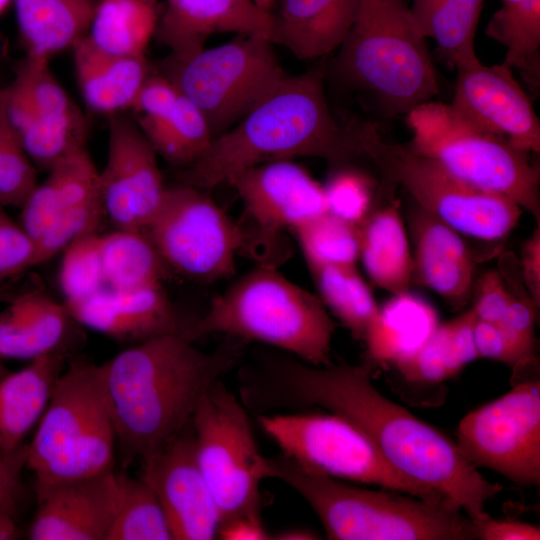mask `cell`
I'll list each match as a JSON object with an SVG mask.
<instances>
[{
    "mask_svg": "<svg viewBox=\"0 0 540 540\" xmlns=\"http://www.w3.org/2000/svg\"><path fill=\"white\" fill-rule=\"evenodd\" d=\"M373 366H315L291 357H267L240 372V396L256 410L320 406L354 424L399 472L440 494L471 520L503 487L488 481L456 443L372 383Z\"/></svg>",
    "mask_w": 540,
    "mask_h": 540,
    "instance_id": "cell-1",
    "label": "cell"
},
{
    "mask_svg": "<svg viewBox=\"0 0 540 540\" xmlns=\"http://www.w3.org/2000/svg\"><path fill=\"white\" fill-rule=\"evenodd\" d=\"M240 359L238 345L205 352L184 335L169 333L99 365L123 465L140 462L174 439L190 424L204 393Z\"/></svg>",
    "mask_w": 540,
    "mask_h": 540,
    "instance_id": "cell-2",
    "label": "cell"
},
{
    "mask_svg": "<svg viewBox=\"0 0 540 540\" xmlns=\"http://www.w3.org/2000/svg\"><path fill=\"white\" fill-rule=\"evenodd\" d=\"M364 156L354 125L334 118L324 90V71L286 75L236 124L211 141L206 152L181 169V183L207 189L244 169L295 157L344 164Z\"/></svg>",
    "mask_w": 540,
    "mask_h": 540,
    "instance_id": "cell-3",
    "label": "cell"
},
{
    "mask_svg": "<svg viewBox=\"0 0 540 540\" xmlns=\"http://www.w3.org/2000/svg\"><path fill=\"white\" fill-rule=\"evenodd\" d=\"M266 478L295 490L332 540H471L472 521L444 504L393 490H369L309 472L281 454L266 457Z\"/></svg>",
    "mask_w": 540,
    "mask_h": 540,
    "instance_id": "cell-4",
    "label": "cell"
},
{
    "mask_svg": "<svg viewBox=\"0 0 540 540\" xmlns=\"http://www.w3.org/2000/svg\"><path fill=\"white\" fill-rule=\"evenodd\" d=\"M334 330L335 322L319 297L264 266L215 297L206 313L193 320L187 338L194 341L224 333L259 341L308 364L323 366L331 363Z\"/></svg>",
    "mask_w": 540,
    "mask_h": 540,
    "instance_id": "cell-5",
    "label": "cell"
},
{
    "mask_svg": "<svg viewBox=\"0 0 540 540\" xmlns=\"http://www.w3.org/2000/svg\"><path fill=\"white\" fill-rule=\"evenodd\" d=\"M337 68L352 85L372 92L392 115L406 114L439 93L426 39L405 0H360Z\"/></svg>",
    "mask_w": 540,
    "mask_h": 540,
    "instance_id": "cell-6",
    "label": "cell"
},
{
    "mask_svg": "<svg viewBox=\"0 0 540 540\" xmlns=\"http://www.w3.org/2000/svg\"><path fill=\"white\" fill-rule=\"evenodd\" d=\"M116 436L99 365L74 360L60 374L26 450L37 483L79 480L114 470Z\"/></svg>",
    "mask_w": 540,
    "mask_h": 540,
    "instance_id": "cell-7",
    "label": "cell"
},
{
    "mask_svg": "<svg viewBox=\"0 0 540 540\" xmlns=\"http://www.w3.org/2000/svg\"><path fill=\"white\" fill-rule=\"evenodd\" d=\"M408 143L457 178L506 196L540 220V169L515 148L460 114L451 104L424 102L406 113Z\"/></svg>",
    "mask_w": 540,
    "mask_h": 540,
    "instance_id": "cell-8",
    "label": "cell"
},
{
    "mask_svg": "<svg viewBox=\"0 0 540 540\" xmlns=\"http://www.w3.org/2000/svg\"><path fill=\"white\" fill-rule=\"evenodd\" d=\"M354 129L363 155L387 187L401 186L418 207L461 235L496 241L518 224L522 208L510 198L457 178L408 144L383 140L375 124H354Z\"/></svg>",
    "mask_w": 540,
    "mask_h": 540,
    "instance_id": "cell-9",
    "label": "cell"
},
{
    "mask_svg": "<svg viewBox=\"0 0 540 540\" xmlns=\"http://www.w3.org/2000/svg\"><path fill=\"white\" fill-rule=\"evenodd\" d=\"M161 74L205 116L213 138L236 124L287 73L270 40L237 35L186 59L173 56Z\"/></svg>",
    "mask_w": 540,
    "mask_h": 540,
    "instance_id": "cell-10",
    "label": "cell"
},
{
    "mask_svg": "<svg viewBox=\"0 0 540 540\" xmlns=\"http://www.w3.org/2000/svg\"><path fill=\"white\" fill-rule=\"evenodd\" d=\"M257 420L282 454L309 472L373 484L450 506L440 494L394 468L354 424L340 415H259Z\"/></svg>",
    "mask_w": 540,
    "mask_h": 540,
    "instance_id": "cell-11",
    "label": "cell"
},
{
    "mask_svg": "<svg viewBox=\"0 0 540 540\" xmlns=\"http://www.w3.org/2000/svg\"><path fill=\"white\" fill-rule=\"evenodd\" d=\"M245 408L218 380L201 397L192 417L197 460L220 524L240 516L261 517L259 488L266 478V457Z\"/></svg>",
    "mask_w": 540,
    "mask_h": 540,
    "instance_id": "cell-12",
    "label": "cell"
},
{
    "mask_svg": "<svg viewBox=\"0 0 540 540\" xmlns=\"http://www.w3.org/2000/svg\"><path fill=\"white\" fill-rule=\"evenodd\" d=\"M144 232L166 269L195 280L230 274L245 239L202 189L183 183L166 188Z\"/></svg>",
    "mask_w": 540,
    "mask_h": 540,
    "instance_id": "cell-13",
    "label": "cell"
},
{
    "mask_svg": "<svg viewBox=\"0 0 540 540\" xmlns=\"http://www.w3.org/2000/svg\"><path fill=\"white\" fill-rule=\"evenodd\" d=\"M456 445L475 467L491 469L519 486L540 483L539 378H513L503 396L469 412Z\"/></svg>",
    "mask_w": 540,
    "mask_h": 540,
    "instance_id": "cell-14",
    "label": "cell"
},
{
    "mask_svg": "<svg viewBox=\"0 0 540 540\" xmlns=\"http://www.w3.org/2000/svg\"><path fill=\"white\" fill-rule=\"evenodd\" d=\"M166 188L157 153L136 121L118 113L111 115L99 192L103 212L115 229L145 231Z\"/></svg>",
    "mask_w": 540,
    "mask_h": 540,
    "instance_id": "cell-15",
    "label": "cell"
},
{
    "mask_svg": "<svg viewBox=\"0 0 540 540\" xmlns=\"http://www.w3.org/2000/svg\"><path fill=\"white\" fill-rule=\"evenodd\" d=\"M140 465L139 477L155 492L174 540L217 537L220 514L197 460L192 420Z\"/></svg>",
    "mask_w": 540,
    "mask_h": 540,
    "instance_id": "cell-16",
    "label": "cell"
},
{
    "mask_svg": "<svg viewBox=\"0 0 540 540\" xmlns=\"http://www.w3.org/2000/svg\"><path fill=\"white\" fill-rule=\"evenodd\" d=\"M450 103L480 128L528 153L540 151V121L512 69L485 65L478 57L456 68Z\"/></svg>",
    "mask_w": 540,
    "mask_h": 540,
    "instance_id": "cell-17",
    "label": "cell"
},
{
    "mask_svg": "<svg viewBox=\"0 0 540 540\" xmlns=\"http://www.w3.org/2000/svg\"><path fill=\"white\" fill-rule=\"evenodd\" d=\"M246 212L266 236L295 230L327 211L323 186L292 160L259 164L228 181Z\"/></svg>",
    "mask_w": 540,
    "mask_h": 540,
    "instance_id": "cell-18",
    "label": "cell"
},
{
    "mask_svg": "<svg viewBox=\"0 0 540 540\" xmlns=\"http://www.w3.org/2000/svg\"><path fill=\"white\" fill-rule=\"evenodd\" d=\"M33 540H107L113 521L115 471L58 483H37Z\"/></svg>",
    "mask_w": 540,
    "mask_h": 540,
    "instance_id": "cell-19",
    "label": "cell"
},
{
    "mask_svg": "<svg viewBox=\"0 0 540 540\" xmlns=\"http://www.w3.org/2000/svg\"><path fill=\"white\" fill-rule=\"evenodd\" d=\"M65 307L79 324L124 342L139 343L169 333L187 337L193 322L182 318L161 286L135 290L107 287L84 301Z\"/></svg>",
    "mask_w": 540,
    "mask_h": 540,
    "instance_id": "cell-20",
    "label": "cell"
},
{
    "mask_svg": "<svg viewBox=\"0 0 540 540\" xmlns=\"http://www.w3.org/2000/svg\"><path fill=\"white\" fill-rule=\"evenodd\" d=\"M273 13L254 0H178L165 6L155 36L171 56L186 59L217 33L256 35L270 40ZM271 42V41H270Z\"/></svg>",
    "mask_w": 540,
    "mask_h": 540,
    "instance_id": "cell-21",
    "label": "cell"
},
{
    "mask_svg": "<svg viewBox=\"0 0 540 540\" xmlns=\"http://www.w3.org/2000/svg\"><path fill=\"white\" fill-rule=\"evenodd\" d=\"M410 229L412 282L434 291L454 308L464 307L471 299L475 264L462 235L418 206L411 214Z\"/></svg>",
    "mask_w": 540,
    "mask_h": 540,
    "instance_id": "cell-22",
    "label": "cell"
},
{
    "mask_svg": "<svg viewBox=\"0 0 540 540\" xmlns=\"http://www.w3.org/2000/svg\"><path fill=\"white\" fill-rule=\"evenodd\" d=\"M359 6L360 0H281L270 41L300 60L324 57L343 44Z\"/></svg>",
    "mask_w": 540,
    "mask_h": 540,
    "instance_id": "cell-23",
    "label": "cell"
},
{
    "mask_svg": "<svg viewBox=\"0 0 540 540\" xmlns=\"http://www.w3.org/2000/svg\"><path fill=\"white\" fill-rule=\"evenodd\" d=\"M48 172L20 207L19 223L33 243L63 212L101 201L99 170L85 143L72 148Z\"/></svg>",
    "mask_w": 540,
    "mask_h": 540,
    "instance_id": "cell-24",
    "label": "cell"
},
{
    "mask_svg": "<svg viewBox=\"0 0 540 540\" xmlns=\"http://www.w3.org/2000/svg\"><path fill=\"white\" fill-rule=\"evenodd\" d=\"M67 349L31 360L25 368L0 378V452L20 448L39 422L64 370Z\"/></svg>",
    "mask_w": 540,
    "mask_h": 540,
    "instance_id": "cell-25",
    "label": "cell"
},
{
    "mask_svg": "<svg viewBox=\"0 0 540 540\" xmlns=\"http://www.w3.org/2000/svg\"><path fill=\"white\" fill-rule=\"evenodd\" d=\"M72 317L64 303L29 291L0 312V358L30 359L67 349Z\"/></svg>",
    "mask_w": 540,
    "mask_h": 540,
    "instance_id": "cell-26",
    "label": "cell"
},
{
    "mask_svg": "<svg viewBox=\"0 0 540 540\" xmlns=\"http://www.w3.org/2000/svg\"><path fill=\"white\" fill-rule=\"evenodd\" d=\"M77 83L87 106L99 113L131 109L151 74L145 56H117L97 48L86 36L73 47Z\"/></svg>",
    "mask_w": 540,
    "mask_h": 540,
    "instance_id": "cell-27",
    "label": "cell"
},
{
    "mask_svg": "<svg viewBox=\"0 0 540 540\" xmlns=\"http://www.w3.org/2000/svg\"><path fill=\"white\" fill-rule=\"evenodd\" d=\"M439 324L436 309L422 297L409 291L393 295L366 331V362L396 363L419 349Z\"/></svg>",
    "mask_w": 540,
    "mask_h": 540,
    "instance_id": "cell-28",
    "label": "cell"
},
{
    "mask_svg": "<svg viewBox=\"0 0 540 540\" xmlns=\"http://www.w3.org/2000/svg\"><path fill=\"white\" fill-rule=\"evenodd\" d=\"M359 259L378 287L393 295L409 290L412 252L396 204L370 212L359 225Z\"/></svg>",
    "mask_w": 540,
    "mask_h": 540,
    "instance_id": "cell-29",
    "label": "cell"
},
{
    "mask_svg": "<svg viewBox=\"0 0 540 540\" xmlns=\"http://www.w3.org/2000/svg\"><path fill=\"white\" fill-rule=\"evenodd\" d=\"M26 53L51 57L87 35L96 0H13Z\"/></svg>",
    "mask_w": 540,
    "mask_h": 540,
    "instance_id": "cell-30",
    "label": "cell"
},
{
    "mask_svg": "<svg viewBox=\"0 0 540 540\" xmlns=\"http://www.w3.org/2000/svg\"><path fill=\"white\" fill-rule=\"evenodd\" d=\"M476 316L472 309L440 323L424 344L393 365L405 381L440 384L456 376L478 354L474 342Z\"/></svg>",
    "mask_w": 540,
    "mask_h": 540,
    "instance_id": "cell-31",
    "label": "cell"
},
{
    "mask_svg": "<svg viewBox=\"0 0 540 540\" xmlns=\"http://www.w3.org/2000/svg\"><path fill=\"white\" fill-rule=\"evenodd\" d=\"M484 0H412L409 10L418 32L436 42L444 62L456 69L477 57L475 33Z\"/></svg>",
    "mask_w": 540,
    "mask_h": 540,
    "instance_id": "cell-32",
    "label": "cell"
},
{
    "mask_svg": "<svg viewBox=\"0 0 540 540\" xmlns=\"http://www.w3.org/2000/svg\"><path fill=\"white\" fill-rule=\"evenodd\" d=\"M159 17L157 0H99L87 37L106 53L143 56Z\"/></svg>",
    "mask_w": 540,
    "mask_h": 540,
    "instance_id": "cell-33",
    "label": "cell"
},
{
    "mask_svg": "<svg viewBox=\"0 0 540 540\" xmlns=\"http://www.w3.org/2000/svg\"><path fill=\"white\" fill-rule=\"evenodd\" d=\"M100 250L108 288L161 286L166 267L144 231L114 229L100 235Z\"/></svg>",
    "mask_w": 540,
    "mask_h": 540,
    "instance_id": "cell-34",
    "label": "cell"
},
{
    "mask_svg": "<svg viewBox=\"0 0 540 540\" xmlns=\"http://www.w3.org/2000/svg\"><path fill=\"white\" fill-rule=\"evenodd\" d=\"M139 128L157 155L181 169L195 163L213 139L201 110L181 93L170 114L157 123Z\"/></svg>",
    "mask_w": 540,
    "mask_h": 540,
    "instance_id": "cell-35",
    "label": "cell"
},
{
    "mask_svg": "<svg viewBox=\"0 0 540 540\" xmlns=\"http://www.w3.org/2000/svg\"><path fill=\"white\" fill-rule=\"evenodd\" d=\"M309 269L323 304L354 338L363 340L379 307L356 265H325Z\"/></svg>",
    "mask_w": 540,
    "mask_h": 540,
    "instance_id": "cell-36",
    "label": "cell"
},
{
    "mask_svg": "<svg viewBox=\"0 0 540 540\" xmlns=\"http://www.w3.org/2000/svg\"><path fill=\"white\" fill-rule=\"evenodd\" d=\"M117 500L107 540H170L164 510L142 478L117 473Z\"/></svg>",
    "mask_w": 540,
    "mask_h": 540,
    "instance_id": "cell-37",
    "label": "cell"
},
{
    "mask_svg": "<svg viewBox=\"0 0 540 540\" xmlns=\"http://www.w3.org/2000/svg\"><path fill=\"white\" fill-rule=\"evenodd\" d=\"M309 267L353 266L359 259V225L325 211L294 230Z\"/></svg>",
    "mask_w": 540,
    "mask_h": 540,
    "instance_id": "cell-38",
    "label": "cell"
},
{
    "mask_svg": "<svg viewBox=\"0 0 540 540\" xmlns=\"http://www.w3.org/2000/svg\"><path fill=\"white\" fill-rule=\"evenodd\" d=\"M485 33L506 48L508 61H536L540 57V0H501Z\"/></svg>",
    "mask_w": 540,
    "mask_h": 540,
    "instance_id": "cell-39",
    "label": "cell"
},
{
    "mask_svg": "<svg viewBox=\"0 0 540 540\" xmlns=\"http://www.w3.org/2000/svg\"><path fill=\"white\" fill-rule=\"evenodd\" d=\"M19 137L35 167L49 170L72 148L85 143V125L77 109L64 115H37Z\"/></svg>",
    "mask_w": 540,
    "mask_h": 540,
    "instance_id": "cell-40",
    "label": "cell"
},
{
    "mask_svg": "<svg viewBox=\"0 0 540 540\" xmlns=\"http://www.w3.org/2000/svg\"><path fill=\"white\" fill-rule=\"evenodd\" d=\"M58 281L65 306L84 301L107 288L98 233L78 239L63 251Z\"/></svg>",
    "mask_w": 540,
    "mask_h": 540,
    "instance_id": "cell-41",
    "label": "cell"
},
{
    "mask_svg": "<svg viewBox=\"0 0 540 540\" xmlns=\"http://www.w3.org/2000/svg\"><path fill=\"white\" fill-rule=\"evenodd\" d=\"M6 110L0 89V204L20 208L38 184L37 171Z\"/></svg>",
    "mask_w": 540,
    "mask_h": 540,
    "instance_id": "cell-42",
    "label": "cell"
},
{
    "mask_svg": "<svg viewBox=\"0 0 540 540\" xmlns=\"http://www.w3.org/2000/svg\"><path fill=\"white\" fill-rule=\"evenodd\" d=\"M49 56L26 53L16 67L13 83L29 98L37 115L71 113L76 107L49 67Z\"/></svg>",
    "mask_w": 540,
    "mask_h": 540,
    "instance_id": "cell-43",
    "label": "cell"
},
{
    "mask_svg": "<svg viewBox=\"0 0 540 540\" xmlns=\"http://www.w3.org/2000/svg\"><path fill=\"white\" fill-rule=\"evenodd\" d=\"M103 214L101 201L71 208L60 214L34 241L33 266L48 261L78 239L97 233Z\"/></svg>",
    "mask_w": 540,
    "mask_h": 540,
    "instance_id": "cell-44",
    "label": "cell"
},
{
    "mask_svg": "<svg viewBox=\"0 0 540 540\" xmlns=\"http://www.w3.org/2000/svg\"><path fill=\"white\" fill-rule=\"evenodd\" d=\"M327 211L355 225L370 214L372 186L370 179L355 170L334 174L323 186Z\"/></svg>",
    "mask_w": 540,
    "mask_h": 540,
    "instance_id": "cell-45",
    "label": "cell"
},
{
    "mask_svg": "<svg viewBox=\"0 0 540 540\" xmlns=\"http://www.w3.org/2000/svg\"><path fill=\"white\" fill-rule=\"evenodd\" d=\"M0 204V295L5 286L33 267L34 243Z\"/></svg>",
    "mask_w": 540,
    "mask_h": 540,
    "instance_id": "cell-46",
    "label": "cell"
},
{
    "mask_svg": "<svg viewBox=\"0 0 540 540\" xmlns=\"http://www.w3.org/2000/svg\"><path fill=\"white\" fill-rule=\"evenodd\" d=\"M535 308L531 298L513 296L498 323L521 362L536 359Z\"/></svg>",
    "mask_w": 540,
    "mask_h": 540,
    "instance_id": "cell-47",
    "label": "cell"
},
{
    "mask_svg": "<svg viewBox=\"0 0 540 540\" xmlns=\"http://www.w3.org/2000/svg\"><path fill=\"white\" fill-rule=\"evenodd\" d=\"M180 92L162 74H150L141 86L131 109L136 113V123L144 127L164 119L173 110Z\"/></svg>",
    "mask_w": 540,
    "mask_h": 540,
    "instance_id": "cell-48",
    "label": "cell"
},
{
    "mask_svg": "<svg viewBox=\"0 0 540 540\" xmlns=\"http://www.w3.org/2000/svg\"><path fill=\"white\" fill-rule=\"evenodd\" d=\"M472 294L471 309L476 319L496 324L502 320L513 297L496 271L483 274L473 285Z\"/></svg>",
    "mask_w": 540,
    "mask_h": 540,
    "instance_id": "cell-49",
    "label": "cell"
},
{
    "mask_svg": "<svg viewBox=\"0 0 540 540\" xmlns=\"http://www.w3.org/2000/svg\"><path fill=\"white\" fill-rule=\"evenodd\" d=\"M27 444L10 453L0 452V507L16 512L23 496L22 472L26 468Z\"/></svg>",
    "mask_w": 540,
    "mask_h": 540,
    "instance_id": "cell-50",
    "label": "cell"
},
{
    "mask_svg": "<svg viewBox=\"0 0 540 540\" xmlns=\"http://www.w3.org/2000/svg\"><path fill=\"white\" fill-rule=\"evenodd\" d=\"M474 342L478 358H488L516 368L520 361L497 323H489L476 319L474 325Z\"/></svg>",
    "mask_w": 540,
    "mask_h": 540,
    "instance_id": "cell-51",
    "label": "cell"
},
{
    "mask_svg": "<svg viewBox=\"0 0 540 540\" xmlns=\"http://www.w3.org/2000/svg\"><path fill=\"white\" fill-rule=\"evenodd\" d=\"M475 539L482 540H538L539 526L513 520H497L488 514L471 520Z\"/></svg>",
    "mask_w": 540,
    "mask_h": 540,
    "instance_id": "cell-52",
    "label": "cell"
},
{
    "mask_svg": "<svg viewBox=\"0 0 540 540\" xmlns=\"http://www.w3.org/2000/svg\"><path fill=\"white\" fill-rule=\"evenodd\" d=\"M521 268L529 297L539 305L540 301V230L539 226L524 243L521 255Z\"/></svg>",
    "mask_w": 540,
    "mask_h": 540,
    "instance_id": "cell-53",
    "label": "cell"
},
{
    "mask_svg": "<svg viewBox=\"0 0 540 540\" xmlns=\"http://www.w3.org/2000/svg\"><path fill=\"white\" fill-rule=\"evenodd\" d=\"M225 540H264L271 539L261 517L240 516L220 524L217 532Z\"/></svg>",
    "mask_w": 540,
    "mask_h": 540,
    "instance_id": "cell-54",
    "label": "cell"
},
{
    "mask_svg": "<svg viewBox=\"0 0 540 540\" xmlns=\"http://www.w3.org/2000/svg\"><path fill=\"white\" fill-rule=\"evenodd\" d=\"M14 515L15 512L12 510L0 507V540H11L19 537Z\"/></svg>",
    "mask_w": 540,
    "mask_h": 540,
    "instance_id": "cell-55",
    "label": "cell"
},
{
    "mask_svg": "<svg viewBox=\"0 0 540 540\" xmlns=\"http://www.w3.org/2000/svg\"><path fill=\"white\" fill-rule=\"evenodd\" d=\"M316 534L305 529H292L288 531H283L272 536L271 539H287V540H306V539H318Z\"/></svg>",
    "mask_w": 540,
    "mask_h": 540,
    "instance_id": "cell-56",
    "label": "cell"
},
{
    "mask_svg": "<svg viewBox=\"0 0 540 540\" xmlns=\"http://www.w3.org/2000/svg\"><path fill=\"white\" fill-rule=\"evenodd\" d=\"M255 3H257L262 8L271 11L272 6L276 2V0H254Z\"/></svg>",
    "mask_w": 540,
    "mask_h": 540,
    "instance_id": "cell-57",
    "label": "cell"
},
{
    "mask_svg": "<svg viewBox=\"0 0 540 540\" xmlns=\"http://www.w3.org/2000/svg\"><path fill=\"white\" fill-rule=\"evenodd\" d=\"M13 0H0V14L3 13Z\"/></svg>",
    "mask_w": 540,
    "mask_h": 540,
    "instance_id": "cell-58",
    "label": "cell"
},
{
    "mask_svg": "<svg viewBox=\"0 0 540 540\" xmlns=\"http://www.w3.org/2000/svg\"><path fill=\"white\" fill-rule=\"evenodd\" d=\"M178 0H166V5L165 6H171L173 4H175Z\"/></svg>",
    "mask_w": 540,
    "mask_h": 540,
    "instance_id": "cell-59",
    "label": "cell"
},
{
    "mask_svg": "<svg viewBox=\"0 0 540 540\" xmlns=\"http://www.w3.org/2000/svg\"><path fill=\"white\" fill-rule=\"evenodd\" d=\"M1 370H2V366H1V362H0V372H1Z\"/></svg>",
    "mask_w": 540,
    "mask_h": 540,
    "instance_id": "cell-60",
    "label": "cell"
},
{
    "mask_svg": "<svg viewBox=\"0 0 540 540\" xmlns=\"http://www.w3.org/2000/svg\"><path fill=\"white\" fill-rule=\"evenodd\" d=\"M0 360H1V358H0Z\"/></svg>",
    "mask_w": 540,
    "mask_h": 540,
    "instance_id": "cell-61",
    "label": "cell"
}]
</instances>
